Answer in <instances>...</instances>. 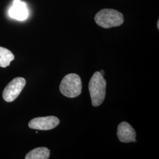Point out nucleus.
I'll use <instances>...</instances> for the list:
<instances>
[{"instance_id": "obj_1", "label": "nucleus", "mask_w": 159, "mask_h": 159, "mask_svg": "<svg viewBox=\"0 0 159 159\" xmlns=\"http://www.w3.org/2000/svg\"><path fill=\"white\" fill-rule=\"evenodd\" d=\"M106 80L100 71H96L91 77L89 84V89L94 107H98L102 104L106 97Z\"/></svg>"}, {"instance_id": "obj_2", "label": "nucleus", "mask_w": 159, "mask_h": 159, "mask_svg": "<svg viewBox=\"0 0 159 159\" xmlns=\"http://www.w3.org/2000/svg\"><path fill=\"white\" fill-rule=\"evenodd\" d=\"M96 23L104 29L119 27L124 22V17L119 11L113 9H102L97 13Z\"/></svg>"}, {"instance_id": "obj_3", "label": "nucleus", "mask_w": 159, "mask_h": 159, "mask_svg": "<svg viewBox=\"0 0 159 159\" xmlns=\"http://www.w3.org/2000/svg\"><path fill=\"white\" fill-rule=\"evenodd\" d=\"M82 83L78 74L71 73L66 75L60 85V91L63 96L74 98L81 93Z\"/></svg>"}, {"instance_id": "obj_4", "label": "nucleus", "mask_w": 159, "mask_h": 159, "mask_svg": "<svg viewBox=\"0 0 159 159\" xmlns=\"http://www.w3.org/2000/svg\"><path fill=\"white\" fill-rule=\"evenodd\" d=\"M26 80L23 77H17L10 81L2 93L4 100L7 102H12L17 98L25 87Z\"/></svg>"}, {"instance_id": "obj_5", "label": "nucleus", "mask_w": 159, "mask_h": 159, "mask_svg": "<svg viewBox=\"0 0 159 159\" xmlns=\"http://www.w3.org/2000/svg\"><path fill=\"white\" fill-rule=\"evenodd\" d=\"M60 123L59 119L55 116L37 117L31 120L29 123V127L39 130H49L54 129Z\"/></svg>"}, {"instance_id": "obj_6", "label": "nucleus", "mask_w": 159, "mask_h": 159, "mask_svg": "<svg viewBox=\"0 0 159 159\" xmlns=\"http://www.w3.org/2000/svg\"><path fill=\"white\" fill-rule=\"evenodd\" d=\"M117 137L121 142H136V133L131 125L123 121L120 123L117 127Z\"/></svg>"}, {"instance_id": "obj_7", "label": "nucleus", "mask_w": 159, "mask_h": 159, "mask_svg": "<svg viewBox=\"0 0 159 159\" xmlns=\"http://www.w3.org/2000/svg\"><path fill=\"white\" fill-rule=\"evenodd\" d=\"M10 17L19 21H23L29 16V11L25 2L20 0H14L12 6L9 10Z\"/></svg>"}, {"instance_id": "obj_8", "label": "nucleus", "mask_w": 159, "mask_h": 159, "mask_svg": "<svg viewBox=\"0 0 159 159\" xmlns=\"http://www.w3.org/2000/svg\"><path fill=\"white\" fill-rule=\"evenodd\" d=\"M50 155V150L47 148L41 147L30 151L25 157V159H48Z\"/></svg>"}, {"instance_id": "obj_9", "label": "nucleus", "mask_w": 159, "mask_h": 159, "mask_svg": "<svg viewBox=\"0 0 159 159\" xmlns=\"http://www.w3.org/2000/svg\"><path fill=\"white\" fill-rule=\"evenodd\" d=\"M14 60V56L11 51L6 48L0 47V67L5 68L10 66Z\"/></svg>"}, {"instance_id": "obj_10", "label": "nucleus", "mask_w": 159, "mask_h": 159, "mask_svg": "<svg viewBox=\"0 0 159 159\" xmlns=\"http://www.w3.org/2000/svg\"><path fill=\"white\" fill-rule=\"evenodd\" d=\"M100 72V73H101V74H102V75H104V71L103 70H101Z\"/></svg>"}, {"instance_id": "obj_11", "label": "nucleus", "mask_w": 159, "mask_h": 159, "mask_svg": "<svg viewBox=\"0 0 159 159\" xmlns=\"http://www.w3.org/2000/svg\"><path fill=\"white\" fill-rule=\"evenodd\" d=\"M157 28L158 29H159V21H158V23H157Z\"/></svg>"}]
</instances>
